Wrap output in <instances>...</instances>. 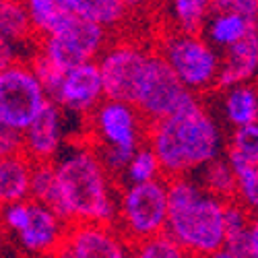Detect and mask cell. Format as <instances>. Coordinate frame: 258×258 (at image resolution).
Listing matches in <instances>:
<instances>
[{
	"instance_id": "cell-25",
	"label": "cell",
	"mask_w": 258,
	"mask_h": 258,
	"mask_svg": "<svg viewBox=\"0 0 258 258\" xmlns=\"http://www.w3.org/2000/svg\"><path fill=\"white\" fill-rule=\"evenodd\" d=\"M169 13L178 31L201 33L211 15V0H169Z\"/></svg>"
},
{
	"instance_id": "cell-18",
	"label": "cell",
	"mask_w": 258,
	"mask_h": 258,
	"mask_svg": "<svg viewBox=\"0 0 258 258\" xmlns=\"http://www.w3.org/2000/svg\"><path fill=\"white\" fill-rule=\"evenodd\" d=\"M221 110L225 120L233 126H246L258 120V95L254 85L248 83H238L231 85L227 89H221Z\"/></svg>"
},
{
	"instance_id": "cell-15",
	"label": "cell",
	"mask_w": 258,
	"mask_h": 258,
	"mask_svg": "<svg viewBox=\"0 0 258 258\" xmlns=\"http://www.w3.org/2000/svg\"><path fill=\"white\" fill-rule=\"evenodd\" d=\"M258 69V33H250L240 41L227 46L221 54L215 89H227L231 85L248 83L254 79Z\"/></svg>"
},
{
	"instance_id": "cell-21",
	"label": "cell",
	"mask_w": 258,
	"mask_h": 258,
	"mask_svg": "<svg viewBox=\"0 0 258 258\" xmlns=\"http://www.w3.org/2000/svg\"><path fill=\"white\" fill-rule=\"evenodd\" d=\"M64 3L71 13L91 19L107 29L122 25L128 13L120 0H64Z\"/></svg>"
},
{
	"instance_id": "cell-16",
	"label": "cell",
	"mask_w": 258,
	"mask_h": 258,
	"mask_svg": "<svg viewBox=\"0 0 258 258\" xmlns=\"http://www.w3.org/2000/svg\"><path fill=\"white\" fill-rule=\"evenodd\" d=\"M256 31V19H248L238 13H223V11H211L207 17L203 31V37L213 48L225 50L227 46L240 41L242 37Z\"/></svg>"
},
{
	"instance_id": "cell-19",
	"label": "cell",
	"mask_w": 258,
	"mask_h": 258,
	"mask_svg": "<svg viewBox=\"0 0 258 258\" xmlns=\"http://www.w3.org/2000/svg\"><path fill=\"white\" fill-rule=\"evenodd\" d=\"M0 37L11 41L15 48L33 44L37 35L23 0H0Z\"/></svg>"
},
{
	"instance_id": "cell-8",
	"label": "cell",
	"mask_w": 258,
	"mask_h": 258,
	"mask_svg": "<svg viewBox=\"0 0 258 258\" xmlns=\"http://www.w3.org/2000/svg\"><path fill=\"white\" fill-rule=\"evenodd\" d=\"M159 54L188 91L201 95L215 89L221 54L201 33H186L176 29L161 41Z\"/></svg>"
},
{
	"instance_id": "cell-12",
	"label": "cell",
	"mask_w": 258,
	"mask_h": 258,
	"mask_svg": "<svg viewBox=\"0 0 258 258\" xmlns=\"http://www.w3.org/2000/svg\"><path fill=\"white\" fill-rule=\"evenodd\" d=\"M50 99L62 112L87 118L105 99L103 83L95 60L75 64L62 73Z\"/></svg>"
},
{
	"instance_id": "cell-27",
	"label": "cell",
	"mask_w": 258,
	"mask_h": 258,
	"mask_svg": "<svg viewBox=\"0 0 258 258\" xmlns=\"http://www.w3.org/2000/svg\"><path fill=\"white\" fill-rule=\"evenodd\" d=\"M221 258H256L258 256V227L252 221L244 229H235L223 235L221 250L217 252Z\"/></svg>"
},
{
	"instance_id": "cell-2",
	"label": "cell",
	"mask_w": 258,
	"mask_h": 258,
	"mask_svg": "<svg viewBox=\"0 0 258 258\" xmlns=\"http://www.w3.org/2000/svg\"><path fill=\"white\" fill-rule=\"evenodd\" d=\"M161 165L163 178L192 176V171L223 151V133L201 99L178 112L149 122L147 141Z\"/></svg>"
},
{
	"instance_id": "cell-9",
	"label": "cell",
	"mask_w": 258,
	"mask_h": 258,
	"mask_svg": "<svg viewBox=\"0 0 258 258\" xmlns=\"http://www.w3.org/2000/svg\"><path fill=\"white\" fill-rule=\"evenodd\" d=\"M46 103L48 93L31 64L15 60L0 71V122L23 133Z\"/></svg>"
},
{
	"instance_id": "cell-30",
	"label": "cell",
	"mask_w": 258,
	"mask_h": 258,
	"mask_svg": "<svg viewBox=\"0 0 258 258\" xmlns=\"http://www.w3.org/2000/svg\"><path fill=\"white\" fill-rule=\"evenodd\" d=\"M3 223L7 225L9 231L19 233L23 231L25 225L29 223V215H31V201H15L9 205H3Z\"/></svg>"
},
{
	"instance_id": "cell-5",
	"label": "cell",
	"mask_w": 258,
	"mask_h": 258,
	"mask_svg": "<svg viewBox=\"0 0 258 258\" xmlns=\"http://www.w3.org/2000/svg\"><path fill=\"white\" fill-rule=\"evenodd\" d=\"M199 99L188 91L159 52H149L133 89L131 103L149 122H155Z\"/></svg>"
},
{
	"instance_id": "cell-26",
	"label": "cell",
	"mask_w": 258,
	"mask_h": 258,
	"mask_svg": "<svg viewBox=\"0 0 258 258\" xmlns=\"http://www.w3.org/2000/svg\"><path fill=\"white\" fill-rule=\"evenodd\" d=\"M37 37L50 33L71 11L64 0H23Z\"/></svg>"
},
{
	"instance_id": "cell-3",
	"label": "cell",
	"mask_w": 258,
	"mask_h": 258,
	"mask_svg": "<svg viewBox=\"0 0 258 258\" xmlns=\"http://www.w3.org/2000/svg\"><path fill=\"white\" fill-rule=\"evenodd\" d=\"M225 201L209 195L195 178H167L165 231L186 256H217L223 244Z\"/></svg>"
},
{
	"instance_id": "cell-28",
	"label": "cell",
	"mask_w": 258,
	"mask_h": 258,
	"mask_svg": "<svg viewBox=\"0 0 258 258\" xmlns=\"http://www.w3.org/2000/svg\"><path fill=\"white\" fill-rule=\"evenodd\" d=\"M131 254L141 256V258H182L186 256L180 244L165 229L131 244Z\"/></svg>"
},
{
	"instance_id": "cell-17",
	"label": "cell",
	"mask_w": 258,
	"mask_h": 258,
	"mask_svg": "<svg viewBox=\"0 0 258 258\" xmlns=\"http://www.w3.org/2000/svg\"><path fill=\"white\" fill-rule=\"evenodd\" d=\"M31 169L33 161L23 151L0 157V207L29 199Z\"/></svg>"
},
{
	"instance_id": "cell-20",
	"label": "cell",
	"mask_w": 258,
	"mask_h": 258,
	"mask_svg": "<svg viewBox=\"0 0 258 258\" xmlns=\"http://www.w3.org/2000/svg\"><path fill=\"white\" fill-rule=\"evenodd\" d=\"M195 174L197 184L207 190L209 195L217 197L221 201H231L235 199V176L233 169L227 163L225 157H215L211 161H207L205 165H201L199 169L192 171Z\"/></svg>"
},
{
	"instance_id": "cell-6",
	"label": "cell",
	"mask_w": 258,
	"mask_h": 258,
	"mask_svg": "<svg viewBox=\"0 0 258 258\" xmlns=\"http://www.w3.org/2000/svg\"><path fill=\"white\" fill-rule=\"evenodd\" d=\"M37 39V54L48 58L58 69L67 71L75 64L95 60L110 44V29L91 19L69 13L50 33Z\"/></svg>"
},
{
	"instance_id": "cell-13",
	"label": "cell",
	"mask_w": 258,
	"mask_h": 258,
	"mask_svg": "<svg viewBox=\"0 0 258 258\" xmlns=\"http://www.w3.org/2000/svg\"><path fill=\"white\" fill-rule=\"evenodd\" d=\"M64 145V112L48 99L41 112L21 133V151L33 163L52 161Z\"/></svg>"
},
{
	"instance_id": "cell-32",
	"label": "cell",
	"mask_w": 258,
	"mask_h": 258,
	"mask_svg": "<svg viewBox=\"0 0 258 258\" xmlns=\"http://www.w3.org/2000/svg\"><path fill=\"white\" fill-rule=\"evenodd\" d=\"M21 151V133L0 122V157Z\"/></svg>"
},
{
	"instance_id": "cell-22",
	"label": "cell",
	"mask_w": 258,
	"mask_h": 258,
	"mask_svg": "<svg viewBox=\"0 0 258 258\" xmlns=\"http://www.w3.org/2000/svg\"><path fill=\"white\" fill-rule=\"evenodd\" d=\"M225 159L233 171L248 167V165H258V126H256V122L235 128V133L231 135V141H229V147H227Z\"/></svg>"
},
{
	"instance_id": "cell-33",
	"label": "cell",
	"mask_w": 258,
	"mask_h": 258,
	"mask_svg": "<svg viewBox=\"0 0 258 258\" xmlns=\"http://www.w3.org/2000/svg\"><path fill=\"white\" fill-rule=\"evenodd\" d=\"M15 60H17V48L11 44V41H7L5 37H0V71L5 67H9V64Z\"/></svg>"
},
{
	"instance_id": "cell-7",
	"label": "cell",
	"mask_w": 258,
	"mask_h": 258,
	"mask_svg": "<svg viewBox=\"0 0 258 258\" xmlns=\"http://www.w3.org/2000/svg\"><path fill=\"white\" fill-rule=\"evenodd\" d=\"M167 219V178L141 184H124L118 192L116 227L135 244L165 229Z\"/></svg>"
},
{
	"instance_id": "cell-10",
	"label": "cell",
	"mask_w": 258,
	"mask_h": 258,
	"mask_svg": "<svg viewBox=\"0 0 258 258\" xmlns=\"http://www.w3.org/2000/svg\"><path fill=\"white\" fill-rule=\"evenodd\" d=\"M58 256L69 258H124L131 256V242L114 223L77 221L64 231Z\"/></svg>"
},
{
	"instance_id": "cell-11",
	"label": "cell",
	"mask_w": 258,
	"mask_h": 258,
	"mask_svg": "<svg viewBox=\"0 0 258 258\" xmlns=\"http://www.w3.org/2000/svg\"><path fill=\"white\" fill-rule=\"evenodd\" d=\"M147 50L133 41L107 44L95 58L103 83V93L107 99L131 101L139 73L145 64Z\"/></svg>"
},
{
	"instance_id": "cell-1",
	"label": "cell",
	"mask_w": 258,
	"mask_h": 258,
	"mask_svg": "<svg viewBox=\"0 0 258 258\" xmlns=\"http://www.w3.org/2000/svg\"><path fill=\"white\" fill-rule=\"evenodd\" d=\"M60 195V217L67 223H114L118 213V186L101 163L95 147L69 145L52 159Z\"/></svg>"
},
{
	"instance_id": "cell-31",
	"label": "cell",
	"mask_w": 258,
	"mask_h": 258,
	"mask_svg": "<svg viewBox=\"0 0 258 258\" xmlns=\"http://www.w3.org/2000/svg\"><path fill=\"white\" fill-rule=\"evenodd\" d=\"M211 11L238 13L248 19L258 17V0H211Z\"/></svg>"
},
{
	"instance_id": "cell-29",
	"label": "cell",
	"mask_w": 258,
	"mask_h": 258,
	"mask_svg": "<svg viewBox=\"0 0 258 258\" xmlns=\"http://www.w3.org/2000/svg\"><path fill=\"white\" fill-rule=\"evenodd\" d=\"M235 176V201H240L250 211L258 205V165H248L233 171Z\"/></svg>"
},
{
	"instance_id": "cell-14",
	"label": "cell",
	"mask_w": 258,
	"mask_h": 258,
	"mask_svg": "<svg viewBox=\"0 0 258 258\" xmlns=\"http://www.w3.org/2000/svg\"><path fill=\"white\" fill-rule=\"evenodd\" d=\"M67 225L69 223L54 209L31 201L29 223L17 235L23 250L29 254H58Z\"/></svg>"
},
{
	"instance_id": "cell-24",
	"label": "cell",
	"mask_w": 258,
	"mask_h": 258,
	"mask_svg": "<svg viewBox=\"0 0 258 258\" xmlns=\"http://www.w3.org/2000/svg\"><path fill=\"white\" fill-rule=\"evenodd\" d=\"M122 186L124 184H141V182H151L157 178H163L161 174V165L153 153V149L147 143L141 145L137 151L131 155L128 163L122 169Z\"/></svg>"
},
{
	"instance_id": "cell-4",
	"label": "cell",
	"mask_w": 258,
	"mask_h": 258,
	"mask_svg": "<svg viewBox=\"0 0 258 258\" xmlns=\"http://www.w3.org/2000/svg\"><path fill=\"white\" fill-rule=\"evenodd\" d=\"M89 118V133L105 169L116 178L131 155L147 141V120L131 101L103 99Z\"/></svg>"
},
{
	"instance_id": "cell-23",
	"label": "cell",
	"mask_w": 258,
	"mask_h": 258,
	"mask_svg": "<svg viewBox=\"0 0 258 258\" xmlns=\"http://www.w3.org/2000/svg\"><path fill=\"white\" fill-rule=\"evenodd\" d=\"M29 199L54 209L60 215V195H58V182L52 161L33 163L31 180H29Z\"/></svg>"
},
{
	"instance_id": "cell-34",
	"label": "cell",
	"mask_w": 258,
	"mask_h": 258,
	"mask_svg": "<svg viewBox=\"0 0 258 258\" xmlns=\"http://www.w3.org/2000/svg\"><path fill=\"white\" fill-rule=\"evenodd\" d=\"M122 3V7L126 9V11H139V9H145V7H149L153 3V0H120Z\"/></svg>"
}]
</instances>
